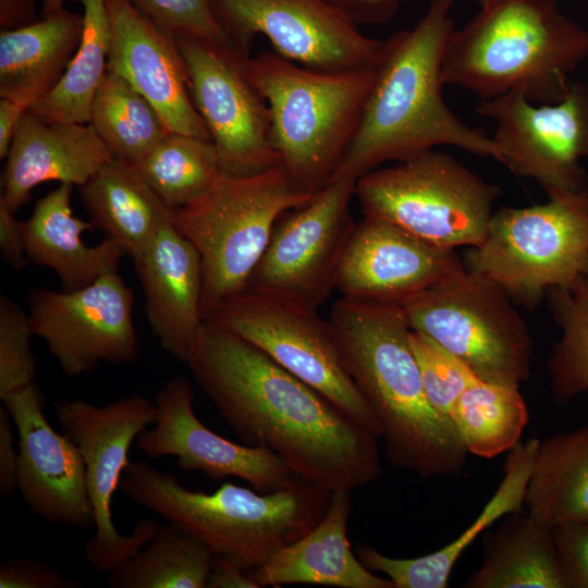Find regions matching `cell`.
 <instances>
[{
  "label": "cell",
  "instance_id": "obj_1",
  "mask_svg": "<svg viewBox=\"0 0 588 588\" xmlns=\"http://www.w3.org/2000/svg\"><path fill=\"white\" fill-rule=\"evenodd\" d=\"M185 364L238 439L273 452L301 479L332 493L380 476L378 439L235 332L204 320Z\"/></svg>",
  "mask_w": 588,
  "mask_h": 588
},
{
  "label": "cell",
  "instance_id": "obj_2",
  "mask_svg": "<svg viewBox=\"0 0 588 588\" xmlns=\"http://www.w3.org/2000/svg\"><path fill=\"white\" fill-rule=\"evenodd\" d=\"M454 2L432 0L414 27L383 41L362 122L333 176L358 179L444 145L500 160L494 139L463 122L443 98L442 57L455 28Z\"/></svg>",
  "mask_w": 588,
  "mask_h": 588
},
{
  "label": "cell",
  "instance_id": "obj_3",
  "mask_svg": "<svg viewBox=\"0 0 588 588\" xmlns=\"http://www.w3.org/2000/svg\"><path fill=\"white\" fill-rule=\"evenodd\" d=\"M329 321L344 367L380 424L389 461L425 479L462 473L468 452L453 420L427 397L403 306L343 296Z\"/></svg>",
  "mask_w": 588,
  "mask_h": 588
},
{
  "label": "cell",
  "instance_id": "obj_4",
  "mask_svg": "<svg viewBox=\"0 0 588 588\" xmlns=\"http://www.w3.org/2000/svg\"><path fill=\"white\" fill-rule=\"evenodd\" d=\"M587 57L588 30L554 0H493L450 33L442 78L482 100L520 91L534 103H555Z\"/></svg>",
  "mask_w": 588,
  "mask_h": 588
},
{
  "label": "cell",
  "instance_id": "obj_5",
  "mask_svg": "<svg viewBox=\"0 0 588 588\" xmlns=\"http://www.w3.org/2000/svg\"><path fill=\"white\" fill-rule=\"evenodd\" d=\"M119 489L200 540L215 559L246 573L311 530L332 494L301 478L266 493L229 481L212 493L194 491L142 460L130 461Z\"/></svg>",
  "mask_w": 588,
  "mask_h": 588
},
{
  "label": "cell",
  "instance_id": "obj_6",
  "mask_svg": "<svg viewBox=\"0 0 588 588\" xmlns=\"http://www.w3.org/2000/svg\"><path fill=\"white\" fill-rule=\"evenodd\" d=\"M245 69L268 102L281 166L297 189L317 193L358 131L375 68L321 71L264 51L246 58Z\"/></svg>",
  "mask_w": 588,
  "mask_h": 588
},
{
  "label": "cell",
  "instance_id": "obj_7",
  "mask_svg": "<svg viewBox=\"0 0 588 588\" xmlns=\"http://www.w3.org/2000/svg\"><path fill=\"white\" fill-rule=\"evenodd\" d=\"M315 194L297 189L281 164L246 175L220 170L203 195L173 211L175 228L201 258L204 320L247 287L278 220Z\"/></svg>",
  "mask_w": 588,
  "mask_h": 588
},
{
  "label": "cell",
  "instance_id": "obj_8",
  "mask_svg": "<svg viewBox=\"0 0 588 588\" xmlns=\"http://www.w3.org/2000/svg\"><path fill=\"white\" fill-rule=\"evenodd\" d=\"M500 194L499 186L434 149L373 169L357 179L355 188L365 217L451 249L483 241Z\"/></svg>",
  "mask_w": 588,
  "mask_h": 588
},
{
  "label": "cell",
  "instance_id": "obj_9",
  "mask_svg": "<svg viewBox=\"0 0 588 588\" xmlns=\"http://www.w3.org/2000/svg\"><path fill=\"white\" fill-rule=\"evenodd\" d=\"M464 264L525 308H536L549 289L588 277V194L561 193L541 205L499 208Z\"/></svg>",
  "mask_w": 588,
  "mask_h": 588
},
{
  "label": "cell",
  "instance_id": "obj_10",
  "mask_svg": "<svg viewBox=\"0 0 588 588\" xmlns=\"http://www.w3.org/2000/svg\"><path fill=\"white\" fill-rule=\"evenodd\" d=\"M512 302L497 282L466 270L403 309L412 330L457 356L481 380L519 387L530 376L534 342Z\"/></svg>",
  "mask_w": 588,
  "mask_h": 588
},
{
  "label": "cell",
  "instance_id": "obj_11",
  "mask_svg": "<svg viewBox=\"0 0 588 588\" xmlns=\"http://www.w3.org/2000/svg\"><path fill=\"white\" fill-rule=\"evenodd\" d=\"M205 320L249 341L376 439L380 424L346 371L330 321L292 298L245 289Z\"/></svg>",
  "mask_w": 588,
  "mask_h": 588
},
{
  "label": "cell",
  "instance_id": "obj_12",
  "mask_svg": "<svg viewBox=\"0 0 588 588\" xmlns=\"http://www.w3.org/2000/svg\"><path fill=\"white\" fill-rule=\"evenodd\" d=\"M54 413L61 431L77 446L86 468V482L94 512L95 534L84 544V554L98 571L109 573L136 554L160 529L154 519L139 520L122 535L112 519V498L138 436L157 418L156 402L140 394L102 406L84 400L59 401Z\"/></svg>",
  "mask_w": 588,
  "mask_h": 588
},
{
  "label": "cell",
  "instance_id": "obj_13",
  "mask_svg": "<svg viewBox=\"0 0 588 588\" xmlns=\"http://www.w3.org/2000/svg\"><path fill=\"white\" fill-rule=\"evenodd\" d=\"M215 17L241 53L257 35L274 52L306 68L346 71L375 68L383 41L362 33L330 0H209Z\"/></svg>",
  "mask_w": 588,
  "mask_h": 588
},
{
  "label": "cell",
  "instance_id": "obj_14",
  "mask_svg": "<svg viewBox=\"0 0 588 588\" xmlns=\"http://www.w3.org/2000/svg\"><path fill=\"white\" fill-rule=\"evenodd\" d=\"M476 112L493 120L500 160L514 175L532 179L548 196L588 194V85L572 81L565 98L538 105L520 91L482 100Z\"/></svg>",
  "mask_w": 588,
  "mask_h": 588
},
{
  "label": "cell",
  "instance_id": "obj_15",
  "mask_svg": "<svg viewBox=\"0 0 588 588\" xmlns=\"http://www.w3.org/2000/svg\"><path fill=\"white\" fill-rule=\"evenodd\" d=\"M192 101L213 143L220 169L246 175L281 164L267 100L247 75L250 56L196 38H176Z\"/></svg>",
  "mask_w": 588,
  "mask_h": 588
},
{
  "label": "cell",
  "instance_id": "obj_16",
  "mask_svg": "<svg viewBox=\"0 0 588 588\" xmlns=\"http://www.w3.org/2000/svg\"><path fill=\"white\" fill-rule=\"evenodd\" d=\"M357 177L335 175L306 205L285 212L247 287L318 309L335 289L340 261L356 225L350 203Z\"/></svg>",
  "mask_w": 588,
  "mask_h": 588
},
{
  "label": "cell",
  "instance_id": "obj_17",
  "mask_svg": "<svg viewBox=\"0 0 588 588\" xmlns=\"http://www.w3.org/2000/svg\"><path fill=\"white\" fill-rule=\"evenodd\" d=\"M27 305L34 335L46 342L65 376L88 373L103 363L133 364L139 357L134 293L118 272L72 291L36 286Z\"/></svg>",
  "mask_w": 588,
  "mask_h": 588
},
{
  "label": "cell",
  "instance_id": "obj_18",
  "mask_svg": "<svg viewBox=\"0 0 588 588\" xmlns=\"http://www.w3.org/2000/svg\"><path fill=\"white\" fill-rule=\"evenodd\" d=\"M194 389L174 376L156 396L157 418L144 430L136 446L151 458L173 456L183 471L200 473L212 480L236 477L266 493L285 488L298 477L273 452L230 441L205 426L193 409Z\"/></svg>",
  "mask_w": 588,
  "mask_h": 588
},
{
  "label": "cell",
  "instance_id": "obj_19",
  "mask_svg": "<svg viewBox=\"0 0 588 588\" xmlns=\"http://www.w3.org/2000/svg\"><path fill=\"white\" fill-rule=\"evenodd\" d=\"M465 272L455 249L428 244L388 221L364 216L344 248L335 289L344 297L403 306Z\"/></svg>",
  "mask_w": 588,
  "mask_h": 588
},
{
  "label": "cell",
  "instance_id": "obj_20",
  "mask_svg": "<svg viewBox=\"0 0 588 588\" xmlns=\"http://www.w3.org/2000/svg\"><path fill=\"white\" fill-rule=\"evenodd\" d=\"M2 403L17 433V490L26 505L53 524L95 527L85 463L72 440L47 420L39 387L32 382Z\"/></svg>",
  "mask_w": 588,
  "mask_h": 588
},
{
  "label": "cell",
  "instance_id": "obj_21",
  "mask_svg": "<svg viewBox=\"0 0 588 588\" xmlns=\"http://www.w3.org/2000/svg\"><path fill=\"white\" fill-rule=\"evenodd\" d=\"M111 24L107 70L125 78L158 111L169 132L211 140L188 89L174 37L128 0H106Z\"/></svg>",
  "mask_w": 588,
  "mask_h": 588
},
{
  "label": "cell",
  "instance_id": "obj_22",
  "mask_svg": "<svg viewBox=\"0 0 588 588\" xmlns=\"http://www.w3.org/2000/svg\"><path fill=\"white\" fill-rule=\"evenodd\" d=\"M113 158L90 123L49 122L26 111L7 156L0 200L15 213L37 185L81 187Z\"/></svg>",
  "mask_w": 588,
  "mask_h": 588
},
{
  "label": "cell",
  "instance_id": "obj_23",
  "mask_svg": "<svg viewBox=\"0 0 588 588\" xmlns=\"http://www.w3.org/2000/svg\"><path fill=\"white\" fill-rule=\"evenodd\" d=\"M134 266L151 332L164 352L185 363L191 343L204 323L198 250L172 221L160 230Z\"/></svg>",
  "mask_w": 588,
  "mask_h": 588
},
{
  "label": "cell",
  "instance_id": "obj_24",
  "mask_svg": "<svg viewBox=\"0 0 588 588\" xmlns=\"http://www.w3.org/2000/svg\"><path fill=\"white\" fill-rule=\"evenodd\" d=\"M351 512V491L332 492L326 514L311 530L248 575L258 588L291 584L394 588L388 577L373 575L353 554L347 538Z\"/></svg>",
  "mask_w": 588,
  "mask_h": 588
},
{
  "label": "cell",
  "instance_id": "obj_25",
  "mask_svg": "<svg viewBox=\"0 0 588 588\" xmlns=\"http://www.w3.org/2000/svg\"><path fill=\"white\" fill-rule=\"evenodd\" d=\"M539 443L540 440L531 438L509 451L497 491L471 525L446 546L414 559H394L371 547L359 546L360 562L367 568L384 574L394 588H446L456 562L474 540L497 520L524 509Z\"/></svg>",
  "mask_w": 588,
  "mask_h": 588
},
{
  "label": "cell",
  "instance_id": "obj_26",
  "mask_svg": "<svg viewBox=\"0 0 588 588\" xmlns=\"http://www.w3.org/2000/svg\"><path fill=\"white\" fill-rule=\"evenodd\" d=\"M72 189L71 184H60L37 200L32 216L24 221L28 261L52 269L64 291L118 272L127 255L119 242L108 236L96 246L85 244L82 235L96 228L73 215Z\"/></svg>",
  "mask_w": 588,
  "mask_h": 588
},
{
  "label": "cell",
  "instance_id": "obj_27",
  "mask_svg": "<svg viewBox=\"0 0 588 588\" xmlns=\"http://www.w3.org/2000/svg\"><path fill=\"white\" fill-rule=\"evenodd\" d=\"M83 15L64 8L30 25L0 32V98L28 108L51 91L82 39Z\"/></svg>",
  "mask_w": 588,
  "mask_h": 588
},
{
  "label": "cell",
  "instance_id": "obj_28",
  "mask_svg": "<svg viewBox=\"0 0 588 588\" xmlns=\"http://www.w3.org/2000/svg\"><path fill=\"white\" fill-rule=\"evenodd\" d=\"M90 222L119 242L133 261L173 221L170 209L133 163L113 158L79 187Z\"/></svg>",
  "mask_w": 588,
  "mask_h": 588
},
{
  "label": "cell",
  "instance_id": "obj_29",
  "mask_svg": "<svg viewBox=\"0 0 588 588\" xmlns=\"http://www.w3.org/2000/svg\"><path fill=\"white\" fill-rule=\"evenodd\" d=\"M483 561L463 584L466 588H568L552 528L524 509L506 515L483 537Z\"/></svg>",
  "mask_w": 588,
  "mask_h": 588
},
{
  "label": "cell",
  "instance_id": "obj_30",
  "mask_svg": "<svg viewBox=\"0 0 588 588\" xmlns=\"http://www.w3.org/2000/svg\"><path fill=\"white\" fill-rule=\"evenodd\" d=\"M525 505L550 528L588 524V426L540 441Z\"/></svg>",
  "mask_w": 588,
  "mask_h": 588
},
{
  "label": "cell",
  "instance_id": "obj_31",
  "mask_svg": "<svg viewBox=\"0 0 588 588\" xmlns=\"http://www.w3.org/2000/svg\"><path fill=\"white\" fill-rule=\"evenodd\" d=\"M84 29L81 42L54 88L28 108L49 122L88 124L107 72L111 24L106 0H79Z\"/></svg>",
  "mask_w": 588,
  "mask_h": 588
},
{
  "label": "cell",
  "instance_id": "obj_32",
  "mask_svg": "<svg viewBox=\"0 0 588 588\" xmlns=\"http://www.w3.org/2000/svg\"><path fill=\"white\" fill-rule=\"evenodd\" d=\"M212 552L173 523L161 526L136 554L109 572L113 588H206Z\"/></svg>",
  "mask_w": 588,
  "mask_h": 588
},
{
  "label": "cell",
  "instance_id": "obj_33",
  "mask_svg": "<svg viewBox=\"0 0 588 588\" xmlns=\"http://www.w3.org/2000/svg\"><path fill=\"white\" fill-rule=\"evenodd\" d=\"M528 417L519 387L481 379L465 390L451 415L467 452L483 458L520 442Z\"/></svg>",
  "mask_w": 588,
  "mask_h": 588
},
{
  "label": "cell",
  "instance_id": "obj_34",
  "mask_svg": "<svg viewBox=\"0 0 588 588\" xmlns=\"http://www.w3.org/2000/svg\"><path fill=\"white\" fill-rule=\"evenodd\" d=\"M114 158L135 163L169 133L155 107L125 78L107 70L89 122Z\"/></svg>",
  "mask_w": 588,
  "mask_h": 588
},
{
  "label": "cell",
  "instance_id": "obj_35",
  "mask_svg": "<svg viewBox=\"0 0 588 588\" xmlns=\"http://www.w3.org/2000/svg\"><path fill=\"white\" fill-rule=\"evenodd\" d=\"M133 164L173 211L203 195L221 170L211 140L176 132L166 134Z\"/></svg>",
  "mask_w": 588,
  "mask_h": 588
},
{
  "label": "cell",
  "instance_id": "obj_36",
  "mask_svg": "<svg viewBox=\"0 0 588 588\" xmlns=\"http://www.w3.org/2000/svg\"><path fill=\"white\" fill-rule=\"evenodd\" d=\"M546 297L562 332L548 365L551 395L564 405L588 391V277L551 287Z\"/></svg>",
  "mask_w": 588,
  "mask_h": 588
},
{
  "label": "cell",
  "instance_id": "obj_37",
  "mask_svg": "<svg viewBox=\"0 0 588 588\" xmlns=\"http://www.w3.org/2000/svg\"><path fill=\"white\" fill-rule=\"evenodd\" d=\"M409 342L430 404L450 417L461 395L480 380L457 356L428 335L411 330Z\"/></svg>",
  "mask_w": 588,
  "mask_h": 588
},
{
  "label": "cell",
  "instance_id": "obj_38",
  "mask_svg": "<svg viewBox=\"0 0 588 588\" xmlns=\"http://www.w3.org/2000/svg\"><path fill=\"white\" fill-rule=\"evenodd\" d=\"M34 335L28 313L0 295V399L35 382L37 364L30 346Z\"/></svg>",
  "mask_w": 588,
  "mask_h": 588
},
{
  "label": "cell",
  "instance_id": "obj_39",
  "mask_svg": "<svg viewBox=\"0 0 588 588\" xmlns=\"http://www.w3.org/2000/svg\"><path fill=\"white\" fill-rule=\"evenodd\" d=\"M128 1L175 39L196 38L223 47H233L215 17L209 0Z\"/></svg>",
  "mask_w": 588,
  "mask_h": 588
},
{
  "label": "cell",
  "instance_id": "obj_40",
  "mask_svg": "<svg viewBox=\"0 0 588 588\" xmlns=\"http://www.w3.org/2000/svg\"><path fill=\"white\" fill-rule=\"evenodd\" d=\"M552 534L568 588H588V524L559 525Z\"/></svg>",
  "mask_w": 588,
  "mask_h": 588
},
{
  "label": "cell",
  "instance_id": "obj_41",
  "mask_svg": "<svg viewBox=\"0 0 588 588\" xmlns=\"http://www.w3.org/2000/svg\"><path fill=\"white\" fill-rule=\"evenodd\" d=\"M78 584L33 560H7L0 567V588H74Z\"/></svg>",
  "mask_w": 588,
  "mask_h": 588
},
{
  "label": "cell",
  "instance_id": "obj_42",
  "mask_svg": "<svg viewBox=\"0 0 588 588\" xmlns=\"http://www.w3.org/2000/svg\"><path fill=\"white\" fill-rule=\"evenodd\" d=\"M0 253L2 260L14 270H22L28 262L24 222L19 221L1 200Z\"/></svg>",
  "mask_w": 588,
  "mask_h": 588
},
{
  "label": "cell",
  "instance_id": "obj_43",
  "mask_svg": "<svg viewBox=\"0 0 588 588\" xmlns=\"http://www.w3.org/2000/svg\"><path fill=\"white\" fill-rule=\"evenodd\" d=\"M13 421L4 406L0 408V493L17 490L20 453L13 433Z\"/></svg>",
  "mask_w": 588,
  "mask_h": 588
},
{
  "label": "cell",
  "instance_id": "obj_44",
  "mask_svg": "<svg viewBox=\"0 0 588 588\" xmlns=\"http://www.w3.org/2000/svg\"><path fill=\"white\" fill-rule=\"evenodd\" d=\"M356 24L379 25L391 21L402 4L413 0H330Z\"/></svg>",
  "mask_w": 588,
  "mask_h": 588
},
{
  "label": "cell",
  "instance_id": "obj_45",
  "mask_svg": "<svg viewBox=\"0 0 588 588\" xmlns=\"http://www.w3.org/2000/svg\"><path fill=\"white\" fill-rule=\"evenodd\" d=\"M36 0H0L1 29H14L39 21Z\"/></svg>",
  "mask_w": 588,
  "mask_h": 588
},
{
  "label": "cell",
  "instance_id": "obj_46",
  "mask_svg": "<svg viewBox=\"0 0 588 588\" xmlns=\"http://www.w3.org/2000/svg\"><path fill=\"white\" fill-rule=\"evenodd\" d=\"M28 110L23 102L0 98V158H7L17 125Z\"/></svg>",
  "mask_w": 588,
  "mask_h": 588
},
{
  "label": "cell",
  "instance_id": "obj_47",
  "mask_svg": "<svg viewBox=\"0 0 588 588\" xmlns=\"http://www.w3.org/2000/svg\"><path fill=\"white\" fill-rule=\"evenodd\" d=\"M206 588H258L248 573L223 561L213 560Z\"/></svg>",
  "mask_w": 588,
  "mask_h": 588
},
{
  "label": "cell",
  "instance_id": "obj_48",
  "mask_svg": "<svg viewBox=\"0 0 588 588\" xmlns=\"http://www.w3.org/2000/svg\"><path fill=\"white\" fill-rule=\"evenodd\" d=\"M65 0H44L40 9L41 17H45L63 8Z\"/></svg>",
  "mask_w": 588,
  "mask_h": 588
},
{
  "label": "cell",
  "instance_id": "obj_49",
  "mask_svg": "<svg viewBox=\"0 0 588 588\" xmlns=\"http://www.w3.org/2000/svg\"><path fill=\"white\" fill-rule=\"evenodd\" d=\"M478 3H479V7H483L486 4H488L489 2L493 1V0H477Z\"/></svg>",
  "mask_w": 588,
  "mask_h": 588
}]
</instances>
